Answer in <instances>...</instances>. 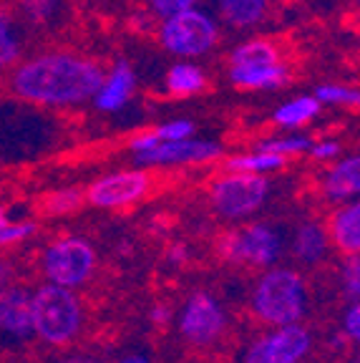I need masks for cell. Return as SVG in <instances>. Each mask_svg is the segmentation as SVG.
<instances>
[{
	"mask_svg": "<svg viewBox=\"0 0 360 363\" xmlns=\"http://www.w3.org/2000/svg\"><path fill=\"white\" fill-rule=\"evenodd\" d=\"M103 71L99 63L76 53H40L13 74V91L30 104L43 106H74L94 99L101 86Z\"/></svg>",
	"mask_w": 360,
	"mask_h": 363,
	"instance_id": "cell-1",
	"label": "cell"
},
{
	"mask_svg": "<svg viewBox=\"0 0 360 363\" xmlns=\"http://www.w3.org/2000/svg\"><path fill=\"white\" fill-rule=\"evenodd\" d=\"M252 311L267 325L300 323L308 313V288L295 270L267 267L252 290Z\"/></svg>",
	"mask_w": 360,
	"mask_h": 363,
	"instance_id": "cell-2",
	"label": "cell"
},
{
	"mask_svg": "<svg viewBox=\"0 0 360 363\" xmlns=\"http://www.w3.org/2000/svg\"><path fill=\"white\" fill-rule=\"evenodd\" d=\"M30 320L33 335L48 346H68L84 323L79 295L71 288L45 283L30 293Z\"/></svg>",
	"mask_w": 360,
	"mask_h": 363,
	"instance_id": "cell-3",
	"label": "cell"
},
{
	"mask_svg": "<svg viewBox=\"0 0 360 363\" xmlns=\"http://www.w3.org/2000/svg\"><path fill=\"white\" fill-rule=\"evenodd\" d=\"M220 38V28L209 13L197 11V8H186V11L171 13L164 18L162 28H159V40L169 53L179 58H199L209 53Z\"/></svg>",
	"mask_w": 360,
	"mask_h": 363,
	"instance_id": "cell-4",
	"label": "cell"
},
{
	"mask_svg": "<svg viewBox=\"0 0 360 363\" xmlns=\"http://www.w3.org/2000/svg\"><path fill=\"white\" fill-rule=\"evenodd\" d=\"M45 280L61 288H81L96 270V250L84 238H58L45 247L40 257Z\"/></svg>",
	"mask_w": 360,
	"mask_h": 363,
	"instance_id": "cell-5",
	"label": "cell"
},
{
	"mask_svg": "<svg viewBox=\"0 0 360 363\" xmlns=\"http://www.w3.org/2000/svg\"><path fill=\"white\" fill-rule=\"evenodd\" d=\"M217 255L240 265L272 267L282 255V238L270 222H252L242 230L222 235L217 240Z\"/></svg>",
	"mask_w": 360,
	"mask_h": 363,
	"instance_id": "cell-6",
	"label": "cell"
},
{
	"mask_svg": "<svg viewBox=\"0 0 360 363\" xmlns=\"http://www.w3.org/2000/svg\"><path fill=\"white\" fill-rule=\"evenodd\" d=\"M267 194H270L267 177L249 172H227L209 189L214 210L227 220H242L254 215L265 204Z\"/></svg>",
	"mask_w": 360,
	"mask_h": 363,
	"instance_id": "cell-7",
	"label": "cell"
},
{
	"mask_svg": "<svg viewBox=\"0 0 360 363\" xmlns=\"http://www.w3.org/2000/svg\"><path fill=\"white\" fill-rule=\"evenodd\" d=\"M313 348V333L303 323L275 325L244 351L242 363H300Z\"/></svg>",
	"mask_w": 360,
	"mask_h": 363,
	"instance_id": "cell-8",
	"label": "cell"
},
{
	"mask_svg": "<svg viewBox=\"0 0 360 363\" xmlns=\"http://www.w3.org/2000/svg\"><path fill=\"white\" fill-rule=\"evenodd\" d=\"M227 328L222 303L209 293H194L179 313V333L191 346H212Z\"/></svg>",
	"mask_w": 360,
	"mask_h": 363,
	"instance_id": "cell-9",
	"label": "cell"
},
{
	"mask_svg": "<svg viewBox=\"0 0 360 363\" xmlns=\"http://www.w3.org/2000/svg\"><path fill=\"white\" fill-rule=\"evenodd\" d=\"M149 187H152V179L147 172L126 169L96 179L89 192L84 194L99 210H118V207H129V204L139 202L149 192Z\"/></svg>",
	"mask_w": 360,
	"mask_h": 363,
	"instance_id": "cell-10",
	"label": "cell"
},
{
	"mask_svg": "<svg viewBox=\"0 0 360 363\" xmlns=\"http://www.w3.org/2000/svg\"><path fill=\"white\" fill-rule=\"evenodd\" d=\"M222 147L204 139H179V142H159L154 149L136 154V162L144 167H174V164H207L220 159Z\"/></svg>",
	"mask_w": 360,
	"mask_h": 363,
	"instance_id": "cell-11",
	"label": "cell"
},
{
	"mask_svg": "<svg viewBox=\"0 0 360 363\" xmlns=\"http://www.w3.org/2000/svg\"><path fill=\"white\" fill-rule=\"evenodd\" d=\"M0 333L8 338L23 340L33 335V320H30V290L21 285H8L0 290Z\"/></svg>",
	"mask_w": 360,
	"mask_h": 363,
	"instance_id": "cell-12",
	"label": "cell"
},
{
	"mask_svg": "<svg viewBox=\"0 0 360 363\" xmlns=\"http://www.w3.org/2000/svg\"><path fill=\"white\" fill-rule=\"evenodd\" d=\"M136 89V76L134 68L126 61H118L111 68V74L103 76L101 86L96 89L94 104L99 111H121L126 104L131 101Z\"/></svg>",
	"mask_w": 360,
	"mask_h": 363,
	"instance_id": "cell-13",
	"label": "cell"
},
{
	"mask_svg": "<svg viewBox=\"0 0 360 363\" xmlns=\"http://www.w3.org/2000/svg\"><path fill=\"white\" fill-rule=\"evenodd\" d=\"M335 247L345 255H358L360 252V204L343 202L335 215L330 217V230H327Z\"/></svg>",
	"mask_w": 360,
	"mask_h": 363,
	"instance_id": "cell-14",
	"label": "cell"
},
{
	"mask_svg": "<svg viewBox=\"0 0 360 363\" xmlns=\"http://www.w3.org/2000/svg\"><path fill=\"white\" fill-rule=\"evenodd\" d=\"M325 197L332 202H350L358 197L360 192V159L358 157H345L338 164L327 172L325 182H322Z\"/></svg>",
	"mask_w": 360,
	"mask_h": 363,
	"instance_id": "cell-15",
	"label": "cell"
},
{
	"mask_svg": "<svg viewBox=\"0 0 360 363\" xmlns=\"http://www.w3.org/2000/svg\"><path fill=\"white\" fill-rule=\"evenodd\" d=\"M230 79L237 89L270 91L285 86L290 74H287V68L282 63H270V66H230Z\"/></svg>",
	"mask_w": 360,
	"mask_h": 363,
	"instance_id": "cell-16",
	"label": "cell"
},
{
	"mask_svg": "<svg viewBox=\"0 0 360 363\" xmlns=\"http://www.w3.org/2000/svg\"><path fill=\"white\" fill-rule=\"evenodd\" d=\"M327 242H330V235L320 222H305L295 233L293 252L305 265H315L327 255Z\"/></svg>",
	"mask_w": 360,
	"mask_h": 363,
	"instance_id": "cell-17",
	"label": "cell"
},
{
	"mask_svg": "<svg viewBox=\"0 0 360 363\" xmlns=\"http://www.w3.org/2000/svg\"><path fill=\"white\" fill-rule=\"evenodd\" d=\"M220 16L232 28H252L267 13L270 0H217Z\"/></svg>",
	"mask_w": 360,
	"mask_h": 363,
	"instance_id": "cell-18",
	"label": "cell"
},
{
	"mask_svg": "<svg viewBox=\"0 0 360 363\" xmlns=\"http://www.w3.org/2000/svg\"><path fill=\"white\" fill-rule=\"evenodd\" d=\"M204 86H207L204 71L197 63L186 61V58L174 63V66L169 68V74H167V89H169L174 96H194V94L204 91Z\"/></svg>",
	"mask_w": 360,
	"mask_h": 363,
	"instance_id": "cell-19",
	"label": "cell"
},
{
	"mask_svg": "<svg viewBox=\"0 0 360 363\" xmlns=\"http://www.w3.org/2000/svg\"><path fill=\"white\" fill-rule=\"evenodd\" d=\"M320 108L322 104L315 96H298V99H290L282 106H277L275 113H272V121L277 126H285V129H298V126L315 119L317 113H320Z\"/></svg>",
	"mask_w": 360,
	"mask_h": 363,
	"instance_id": "cell-20",
	"label": "cell"
},
{
	"mask_svg": "<svg viewBox=\"0 0 360 363\" xmlns=\"http://www.w3.org/2000/svg\"><path fill=\"white\" fill-rule=\"evenodd\" d=\"M232 66H270L280 63V51L277 45L267 38H252L240 43L230 56Z\"/></svg>",
	"mask_w": 360,
	"mask_h": 363,
	"instance_id": "cell-21",
	"label": "cell"
},
{
	"mask_svg": "<svg viewBox=\"0 0 360 363\" xmlns=\"http://www.w3.org/2000/svg\"><path fill=\"white\" fill-rule=\"evenodd\" d=\"M227 172H249V174H267V172H277L285 167V157L272 152H249V154H237V157L227 159Z\"/></svg>",
	"mask_w": 360,
	"mask_h": 363,
	"instance_id": "cell-22",
	"label": "cell"
},
{
	"mask_svg": "<svg viewBox=\"0 0 360 363\" xmlns=\"http://www.w3.org/2000/svg\"><path fill=\"white\" fill-rule=\"evenodd\" d=\"M84 202H86V194L81 192V189L63 187V189H53V192L43 194L38 210L48 217H63V215H71V212L81 210Z\"/></svg>",
	"mask_w": 360,
	"mask_h": 363,
	"instance_id": "cell-23",
	"label": "cell"
},
{
	"mask_svg": "<svg viewBox=\"0 0 360 363\" xmlns=\"http://www.w3.org/2000/svg\"><path fill=\"white\" fill-rule=\"evenodd\" d=\"M21 58V38H18L16 23L11 13L0 11V71Z\"/></svg>",
	"mask_w": 360,
	"mask_h": 363,
	"instance_id": "cell-24",
	"label": "cell"
},
{
	"mask_svg": "<svg viewBox=\"0 0 360 363\" xmlns=\"http://www.w3.org/2000/svg\"><path fill=\"white\" fill-rule=\"evenodd\" d=\"M310 136H300V134H290V136H280V139H265L259 142L257 149L259 152H272L280 154V157H293V154H303L310 149Z\"/></svg>",
	"mask_w": 360,
	"mask_h": 363,
	"instance_id": "cell-25",
	"label": "cell"
},
{
	"mask_svg": "<svg viewBox=\"0 0 360 363\" xmlns=\"http://www.w3.org/2000/svg\"><path fill=\"white\" fill-rule=\"evenodd\" d=\"M35 233V225L33 222H13L8 217V212L0 207V247H8V245H16L23 242V240H28L30 235Z\"/></svg>",
	"mask_w": 360,
	"mask_h": 363,
	"instance_id": "cell-26",
	"label": "cell"
},
{
	"mask_svg": "<svg viewBox=\"0 0 360 363\" xmlns=\"http://www.w3.org/2000/svg\"><path fill=\"white\" fill-rule=\"evenodd\" d=\"M320 104H348V106H358L360 94L353 86H343V84H322L317 86V91L313 94Z\"/></svg>",
	"mask_w": 360,
	"mask_h": 363,
	"instance_id": "cell-27",
	"label": "cell"
},
{
	"mask_svg": "<svg viewBox=\"0 0 360 363\" xmlns=\"http://www.w3.org/2000/svg\"><path fill=\"white\" fill-rule=\"evenodd\" d=\"M18 3H21L23 16L33 26H45L48 21H53V16L61 8V0H18Z\"/></svg>",
	"mask_w": 360,
	"mask_h": 363,
	"instance_id": "cell-28",
	"label": "cell"
},
{
	"mask_svg": "<svg viewBox=\"0 0 360 363\" xmlns=\"http://www.w3.org/2000/svg\"><path fill=\"white\" fill-rule=\"evenodd\" d=\"M340 285H343L345 298L350 301H358L360 295V260L358 255H348L340 267Z\"/></svg>",
	"mask_w": 360,
	"mask_h": 363,
	"instance_id": "cell-29",
	"label": "cell"
},
{
	"mask_svg": "<svg viewBox=\"0 0 360 363\" xmlns=\"http://www.w3.org/2000/svg\"><path fill=\"white\" fill-rule=\"evenodd\" d=\"M159 142H179V139H189L194 136V121L189 119H171L157 129Z\"/></svg>",
	"mask_w": 360,
	"mask_h": 363,
	"instance_id": "cell-30",
	"label": "cell"
},
{
	"mask_svg": "<svg viewBox=\"0 0 360 363\" xmlns=\"http://www.w3.org/2000/svg\"><path fill=\"white\" fill-rule=\"evenodd\" d=\"M343 335L358 343V338H360V306H358V301L350 303L348 311H345V315H343Z\"/></svg>",
	"mask_w": 360,
	"mask_h": 363,
	"instance_id": "cell-31",
	"label": "cell"
},
{
	"mask_svg": "<svg viewBox=\"0 0 360 363\" xmlns=\"http://www.w3.org/2000/svg\"><path fill=\"white\" fill-rule=\"evenodd\" d=\"M199 0H152V11L157 16L167 18L171 13H179V11H186V8H194Z\"/></svg>",
	"mask_w": 360,
	"mask_h": 363,
	"instance_id": "cell-32",
	"label": "cell"
},
{
	"mask_svg": "<svg viewBox=\"0 0 360 363\" xmlns=\"http://www.w3.org/2000/svg\"><path fill=\"white\" fill-rule=\"evenodd\" d=\"M308 152L315 159H320V162H327V159H335L340 154V144L335 139H322L317 144H310Z\"/></svg>",
	"mask_w": 360,
	"mask_h": 363,
	"instance_id": "cell-33",
	"label": "cell"
},
{
	"mask_svg": "<svg viewBox=\"0 0 360 363\" xmlns=\"http://www.w3.org/2000/svg\"><path fill=\"white\" fill-rule=\"evenodd\" d=\"M157 144H159L157 131H141V134H136L129 142V149L134 154H144V152H149V149L157 147Z\"/></svg>",
	"mask_w": 360,
	"mask_h": 363,
	"instance_id": "cell-34",
	"label": "cell"
},
{
	"mask_svg": "<svg viewBox=\"0 0 360 363\" xmlns=\"http://www.w3.org/2000/svg\"><path fill=\"white\" fill-rule=\"evenodd\" d=\"M13 280H16L13 262L11 260H3V257H0V290H6L8 285H13Z\"/></svg>",
	"mask_w": 360,
	"mask_h": 363,
	"instance_id": "cell-35",
	"label": "cell"
},
{
	"mask_svg": "<svg viewBox=\"0 0 360 363\" xmlns=\"http://www.w3.org/2000/svg\"><path fill=\"white\" fill-rule=\"evenodd\" d=\"M169 262L171 265H184L186 262V257H189V250H186V245H181V242H176V245H171L169 247Z\"/></svg>",
	"mask_w": 360,
	"mask_h": 363,
	"instance_id": "cell-36",
	"label": "cell"
},
{
	"mask_svg": "<svg viewBox=\"0 0 360 363\" xmlns=\"http://www.w3.org/2000/svg\"><path fill=\"white\" fill-rule=\"evenodd\" d=\"M149 318H152V323L167 325V323H169V318H171L169 306H154V308H152V313H149Z\"/></svg>",
	"mask_w": 360,
	"mask_h": 363,
	"instance_id": "cell-37",
	"label": "cell"
},
{
	"mask_svg": "<svg viewBox=\"0 0 360 363\" xmlns=\"http://www.w3.org/2000/svg\"><path fill=\"white\" fill-rule=\"evenodd\" d=\"M118 363H152L147 356H141V353H131V356H124Z\"/></svg>",
	"mask_w": 360,
	"mask_h": 363,
	"instance_id": "cell-38",
	"label": "cell"
},
{
	"mask_svg": "<svg viewBox=\"0 0 360 363\" xmlns=\"http://www.w3.org/2000/svg\"><path fill=\"white\" fill-rule=\"evenodd\" d=\"M61 363H106V361H99V358H89V356H74V358H66Z\"/></svg>",
	"mask_w": 360,
	"mask_h": 363,
	"instance_id": "cell-39",
	"label": "cell"
},
{
	"mask_svg": "<svg viewBox=\"0 0 360 363\" xmlns=\"http://www.w3.org/2000/svg\"><path fill=\"white\" fill-rule=\"evenodd\" d=\"M353 363H360V361H358V358H355V361H353Z\"/></svg>",
	"mask_w": 360,
	"mask_h": 363,
	"instance_id": "cell-40",
	"label": "cell"
}]
</instances>
